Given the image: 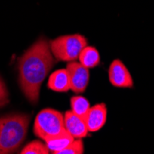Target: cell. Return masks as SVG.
Wrapping results in <instances>:
<instances>
[{
	"label": "cell",
	"instance_id": "obj_1",
	"mask_svg": "<svg viewBox=\"0 0 154 154\" xmlns=\"http://www.w3.org/2000/svg\"><path fill=\"white\" fill-rule=\"evenodd\" d=\"M18 64L20 89L28 101L35 104L42 83L54 65L48 41L44 37L37 40L20 57Z\"/></svg>",
	"mask_w": 154,
	"mask_h": 154
},
{
	"label": "cell",
	"instance_id": "obj_2",
	"mask_svg": "<svg viewBox=\"0 0 154 154\" xmlns=\"http://www.w3.org/2000/svg\"><path fill=\"white\" fill-rule=\"evenodd\" d=\"M31 116L10 114L0 117V154L16 152L27 135Z\"/></svg>",
	"mask_w": 154,
	"mask_h": 154
},
{
	"label": "cell",
	"instance_id": "obj_3",
	"mask_svg": "<svg viewBox=\"0 0 154 154\" xmlns=\"http://www.w3.org/2000/svg\"><path fill=\"white\" fill-rule=\"evenodd\" d=\"M88 45V40L81 34L62 35L49 42L50 50L57 61L71 62L79 58L82 49Z\"/></svg>",
	"mask_w": 154,
	"mask_h": 154
},
{
	"label": "cell",
	"instance_id": "obj_4",
	"mask_svg": "<svg viewBox=\"0 0 154 154\" xmlns=\"http://www.w3.org/2000/svg\"><path fill=\"white\" fill-rule=\"evenodd\" d=\"M64 116L54 109H44L36 116L33 132L43 140L65 131Z\"/></svg>",
	"mask_w": 154,
	"mask_h": 154
},
{
	"label": "cell",
	"instance_id": "obj_5",
	"mask_svg": "<svg viewBox=\"0 0 154 154\" xmlns=\"http://www.w3.org/2000/svg\"><path fill=\"white\" fill-rule=\"evenodd\" d=\"M66 69L69 77L70 90L75 93H82L85 91L90 81L89 68L85 67L80 63L71 61L67 64Z\"/></svg>",
	"mask_w": 154,
	"mask_h": 154
},
{
	"label": "cell",
	"instance_id": "obj_6",
	"mask_svg": "<svg viewBox=\"0 0 154 154\" xmlns=\"http://www.w3.org/2000/svg\"><path fill=\"white\" fill-rule=\"evenodd\" d=\"M109 81L116 88H132L134 86L133 78L124 63L116 59L112 62L108 70Z\"/></svg>",
	"mask_w": 154,
	"mask_h": 154
},
{
	"label": "cell",
	"instance_id": "obj_7",
	"mask_svg": "<svg viewBox=\"0 0 154 154\" xmlns=\"http://www.w3.org/2000/svg\"><path fill=\"white\" fill-rule=\"evenodd\" d=\"M107 108L105 103H98L90 108L85 117V123L89 132H97L102 129L106 123Z\"/></svg>",
	"mask_w": 154,
	"mask_h": 154
},
{
	"label": "cell",
	"instance_id": "obj_8",
	"mask_svg": "<svg viewBox=\"0 0 154 154\" xmlns=\"http://www.w3.org/2000/svg\"><path fill=\"white\" fill-rule=\"evenodd\" d=\"M65 129L74 138H82L88 135V128L85 120L75 115L72 111H67L64 116Z\"/></svg>",
	"mask_w": 154,
	"mask_h": 154
},
{
	"label": "cell",
	"instance_id": "obj_9",
	"mask_svg": "<svg viewBox=\"0 0 154 154\" xmlns=\"http://www.w3.org/2000/svg\"><path fill=\"white\" fill-rule=\"evenodd\" d=\"M47 87L57 92H66L70 90L69 77L66 69H58L51 74Z\"/></svg>",
	"mask_w": 154,
	"mask_h": 154
},
{
	"label": "cell",
	"instance_id": "obj_10",
	"mask_svg": "<svg viewBox=\"0 0 154 154\" xmlns=\"http://www.w3.org/2000/svg\"><path fill=\"white\" fill-rule=\"evenodd\" d=\"M74 139L75 138L70 134L66 130H65L57 136H54L45 139V141L50 151H52L54 154H58L61 150L66 149Z\"/></svg>",
	"mask_w": 154,
	"mask_h": 154
},
{
	"label": "cell",
	"instance_id": "obj_11",
	"mask_svg": "<svg viewBox=\"0 0 154 154\" xmlns=\"http://www.w3.org/2000/svg\"><path fill=\"white\" fill-rule=\"evenodd\" d=\"M79 60L81 65L87 68H93L99 66L101 62L100 54L93 46H86L82 49L79 55Z\"/></svg>",
	"mask_w": 154,
	"mask_h": 154
},
{
	"label": "cell",
	"instance_id": "obj_12",
	"mask_svg": "<svg viewBox=\"0 0 154 154\" xmlns=\"http://www.w3.org/2000/svg\"><path fill=\"white\" fill-rule=\"evenodd\" d=\"M71 111L82 119H85L91 108L90 102L83 96H74L70 99Z\"/></svg>",
	"mask_w": 154,
	"mask_h": 154
},
{
	"label": "cell",
	"instance_id": "obj_13",
	"mask_svg": "<svg viewBox=\"0 0 154 154\" xmlns=\"http://www.w3.org/2000/svg\"><path fill=\"white\" fill-rule=\"evenodd\" d=\"M50 152L46 144L39 140H33L27 144L21 150L22 154H48Z\"/></svg>",
	"mask_w": 154,
	"mask_h": 154
},
{
	"label": "cell",
	"instance_id": "obj_14",
	"mask_svg": "<svg viewBox=\"0 0 154 154\" xmlns=\"http://www.w3.org/2000/svg\"><path fill=\"white\" fill-rule=\"evenodd\" d=\"M84 152V146L81 138H77L69 144L66 149L61 150L58 154H82Z\"/></svg>",
	"mask_w": 154,
	"mask_h": 154
},
{
	"label": "cell",
	"instance_id": "obj_15",
	"mask_svg": "<svg viewBox=\"0 0 154 154\" xmlns=\"http://www.w3.org/2000/svg\"><path fill=\"white\" fill-rule=\"evenodd\" d=\"M9 102L8 99V91L6 87V84L0 77V107H3L8 104Z\"/></svg>",
	"mask_w": 154,
	"mask_h": 154
}]
</instances>
